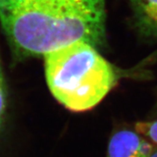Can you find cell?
<instances>
[{"label": "cell", "instance_id": "6da1fadb", "mask_svg": "<svg viewBox=\"0 0 157 157\" xmlns=\"http://www.w3.org/2000/svg\"><path fill=\"white\" fill-rule=\"evenodd\" d=\"M105 0H0V23L20 57L46 55L105 38Z\"/></svg>", "mask_w": 157, "mask_h": 157}, {"label": "cell", "instance_id": "7a4b0ae2", "mask_svg": "<svg viewBox=\"0 0 157 157\" xmlns=\"http://www.w3.org/2000/svg\"><path fill=\"white\" fill-rule=\"evenodd\" d=\"M47 85L56 100L74 112L91 109L117 82V74L95 46L76 42L44 55Z\"/></svg>", "mask_w": 157, "mask_h": 157}, {"label": "cell", "instance_id": "3957f363", "mask_svg": "<svg viewBox=\"0 0 157 157\" xmlns=\"http://www.w3.org/2000/svg\"><path fill=\"white\" fill-rule=\"evenodd\" d=\"M154 148L153 144L137 132L121 130L110 139L107 157H149Z\"/></svg>", "mask_w": 157, "mask_h": 157}, {"label": "cell", "instance_id": "277c9868", "mask_svg": "<svg viewBox=\"0 0 157 157\" xmlns=\"http://www.w3.org/2000/svg\"><path fill=\"white\" fill-rule=\"evenodd\" d=\"M140 31L148 38H157V0H131Z\"/></svg>", "mask_w": 157, "mask_h": 157}, {"label": "cell", "instance_id": "5b68a950", "mask_svg": "<svg viewBox=\"0 0 157 157\" xmlns=\"http://www.w3.org/2000/svg\"><path fill=\"white\" fill-rule=\"evenodd\" d=\"M136 132L157 145V120L153 121H140L136 124Z\"/></svg>", "mask_w": 157, "mask_h": 157}, {"label": "cell", "instance_id": "8992f818", "mask_svg": "<svg viewBox=\"0 0 157 157\" xmlns=\"http://www.w3.org/2000/svg\"><path fill=\"white\" fill-rule=\"evenodd\" d=\"M6 107V94L5 81H4L3 74H2V67L0 65V126L2 124L4 114Z\"/></svg>", "mask_w": 157, "mask_h": 157}, {"label": "cell", "instance_id": "52a82bcc", "mask_svg": "<svg viewBox=\"0 0 157 157\" xmlns=\"http://www.w3.org/2000/svg\"><path fill=\"white\" fill-rule=\"evenodd\" d=\"M149 157H157V147H155L154 150L149 155Z\"/></svg>", "mask_w": 157, "mask_h": 157}]
</instances>
